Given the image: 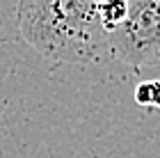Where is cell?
I'll list each match as a JSON object with an SVG mask.
<instances>
[{"label":"cell","instance_id":"obj_4","mask_svg":"<svg viewBox=\"0 0 160 158\" xmlns=\"http://www.w3.org/2000/svg\"><path fill=\"white\" fill-rule=\"evenodd\" d=\"M135 101L142 108H160V80H144L135 87Z\"/></svg>","mask_w":160,"mask_h":158},{"label":"cell","instance_id":"obj_5","mask_svg":"<svg viewBox=\"0 0 160 158\" xmlns=\"http://www.w3.org/2000/svg\"><path fill=\"white\" fill-rule=\"evenodd\" d=\"M158 110H160V108H158Z\"/></svg>","mask_w":160,"mask_h":158},{"label":"cell","instance_id":"obj_1","mask_svg":"<svg viewBox=\"0 0 160 158\" xmlns=\"http://www.w3.org/2000/svg\"><path fill=\"white\" fill-rule=\"evenodd\" d=\"M103 0H18L21 37L41 57L60 64L110 60V34L101 21Z\"/></svg>","mask_w":160,"mask_h":158},{"label":"cell","instance_id":"obj_2","mask_svg":"<svg viewBox=\"0 0 160 158\" xmlns=\"http://www.w3.org/2000/svg\"><path fill=\"white\" fill-rule=\"evenodd\" d=\"M110 57L135 71L160 64V0H128L126 21L110 34Z\"/></svg>","mask_w":160,"mask_h":158},{"label":"cell","instance_id":"obj_3","mask_svg":"<svg viewBox=\"0 0 160 158\" xmlns=\"http://www.w3.org/2000/svg\"><path fill=\"white\" fill-rule=\"evenodd\" d=\"M126 14H128V0H103L101 3V21H103L108 34H112L126 21Z\"/></svg>","mask_w":160,"mask_h":158}]
</instances>
